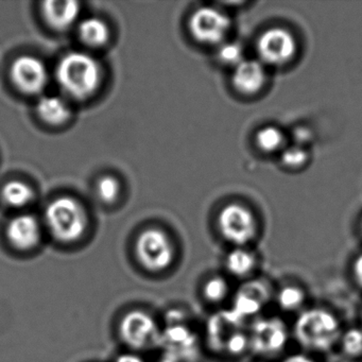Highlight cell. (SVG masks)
<instances>
[{
    "label": "cell",
    "mask_w": 362,
    "mask_h": 362,
    "mask_svg": "<svg viewBox=\"0 0 362 362\" xmlns=\"http://www.w3.org/2000/svg\"><path fill=\"white\" fill-rule=\"evenodd\" d=\"M293 334L306 351L326 353L340 341L342 329L340 320L334 313L313 307L300 311L294 323Z\"/></svg>",
    "instance_id": "cell-1"
},
{
    "label": "cell",
    "mask_w": 362,
    "mask_h": 362,
    "mask_svg": "<svg viewBox=\"0 0 362 362\" xmlns=\"http://www.w3.org/2000/svg\"><path fill=\"white\" fill-rule=\"evenodd\" d=\"M101 71L96 59L84 52H71L59 63L57 80L74 98L90 96L100 83Z\"/></svg>",
    "instance_id": "cell-2"
},
{
    "label": "cell",
    "mask_w": 362,
    "mask_h": 362,
    "mask_svg": "<svg viewBox=\"0 0 362 362\" xmlns=\"http://www.w3.org/2000/svg\"><path fill=\"white\" fill-rule=\"evenodd\" d=\"M160 346L163 355L177 362H197L200 359L201 346L198 334L186 323L181 313H169L162 328Z\"/></svg>",
    "instance_id": "cell-3"
},
{
    "label": "cell",
    "mask_w": 362,
    "mask_h": 362,
    "mask_svg": "<svg viewBox=\"0 0 362 362\" xmlns=\"http://www.w3.org/2000/svg\"><path fill=\"white\" fill-rule=\"evenodd\" d=\"M46 222L57 239L71 243L83 234L86 226V213L77 201L62 197L48 205Z\"/></svg>",
    "instance_id": "cell-4"
},
{
    "label": "cell",
    "mask_w": 362,
    "mask_h": 362,
    "mask_svg": "<svg viewBox=\"0 0 362 362\" xmlns=\"http://www.w3.org/2000/svg\"><path fill=\"white\" fill-rule=\"evenodd\" d=\"M250 351L264 358H272L285 351L289 342V328L277 317H259L249 330Z\"/></svg>",
    "instance_id": "cell-5"
},
{
    "label": "cell",
    "mask_w": 362,
    "mask_h": 362,
    "mask_svg": "<svg viewBox=\"0 0 362 362\" xmlns=\"http://www.w3.org/2000/svg\"><path fill=\"white\" fill-rule=\"evenodd\" d=\"M136 253L141 264L152 272H162L173 264L175 247L168 235L158 228H149L139 235Z\"/></svg>",
    "instance_id": "cell-6"
},
{
    "label": "cell",
    "mask_w": 362,
    "mask_h": 362,
    "mask_svg": "<svg viewBox=\"0 0 362 362\" xmlns=\"http://www.w3.org/2000/svg\"><path fill=\"white\" fill-rule=\"evenodd\" d=\"M222 237L235 247H245L257 234V222L253 214L238 204L224 207L218 218Z\"/></svg>",
    "instance_id": "cell-7"
},
{
    "label": "cell",
    "mask_w": 362,
    "mask_h": 362,
    "mask_svg": "<svg viewBox=\"0 0 362 362\" xmlns=\"http://www.w3.org/2000/svg\"><path fill=\"white\" fill-rule=\"evenodd\" d=\"M122 338L134 349H148L160 346L162 328L158 322L144 311H132L120 325Z\"/></svg>",
    "instance_id": "cell-8"
},
{
    "label": "cell",
    "mask_w": 362,
    "mask_h": 362,
    "mask_svg": "<svg viewBox=\"0 0 362 362\" xmlns=\"http://www.w3.org/2000/svg\"><path fill=\"white\" fill-rule=\"evenodd\" d=\"M230 28L226 14L214 8H201L192 14L189 30L194 40L205 45L223 43Z\"/></svg>",
    "instance_id": "cell-9"
},
{
    "label": "cell",
    "mask_w": 362,
    "mask_h": 362,
    "mask_svg": "<svg viewBox=\"0 0 362 362\" xmlns=\"http://www.w3.org/2000/svg\"><path fill=\"white\" fill-rule=\"evenodd\" d=\"M257 52L262 62L281 66L296 54V39L285 29H269L258 39Z\"/></svg>",
    "instance_id": "cell-10"
},
{
    "label": "cell",
    "mask_w": 362,
    "mask_h": 362,
    "mask_svg": "<svg viewBox=\"0 0 362 362\" xmlns=\"http://www.w3.org/2000/svg\"><path fill=\"white\" fill-rule=\"evenodd\" d=\"M247 321L241 319L232 309L219 311L207 322V342L213 351L226 354L233 339L245 329Z\"/></svg>",
    "instance_id": "cell-11"
},
{
    "label": "cell",
    "mask_w": 362,
    "mask_h": 362,
    "mask_svg": "<svg viewBox=\"0 0 362 362\" xmlns=\"http://www.w3.org/2000/svg\"><path fill=\"white\" fill-rule=\"evenodd\" d=\"M271 298L270 287L262 279L243 284L233 300L232 310L247 321L262 313Z\"/></svg>",
    "instance_id": "cell-12"
},
{
    "label": "cell",
    "mask_w": 362,
    "mask_h": 362,
    "mask_svg": "<svg viewBox=\"0 0 362 362\" xmlns=\"http://www.w3.org/2000/svg\"><path fill=\"white\" fill-rule=\"evenodd\" d=\"M12 80L23 92L37 94L45 88L48 74L39 59L24 56L14 61L11 69Z\"/></svg>",
    "instance_id": "cell-13"
},
{
    "label": "cell",
    "mask_w": 362,
    "mask_h": 362,
    "mask_svg": "<svg viewBox=\"0 0 362 362\" xmlns=\"http://www.w3.org/2000/svg\"><path fill=\"white\" fill-rule=\"evenodd\" d=\"M266 79V71L257 61L243 60L233 74V84L243 95L257 94L264 88Z\"/></svg>",
    "instance_id": "cell-14"
},
{
    "label": "cell",
    "mask_w": 362,
    "mask_h": 362,
    "mask_svg": "<svg viewBox=\"0 0 362 362\" xmlns=\"http://www.w3.org/2000/svg\"><path fill=\"white\" fill-rule=\"evenodd\" d=\"M41 230L35 217L30 215H21L12 219L8 226V237L12 245L18 249H31L40 240Z\"/></svg>",
    "instance_id": "cell-15"
},
{
    "label": "cell",
    "mask_w": 362,
    "mask_h": 362,
    "mask_svg": "<svg viewBox=\"0 0 362 362\" xmlns=\"http://www.w3.org/2000/svg\"><path fill=\"white\" fill-rule=\"evenodd\" d=\"M79 4L71 0H49L43 5V13L48 24L59 30L71 26L79 16Z\"/></svg>",
    "instance_id": "cell-16"
},
{
    "label": "cell",
    "mask_w": 362,
    "mask_h": 362,
    "mask_svg": "<svg viewBox=\"0 0 362 362\" xmlns=\"http://www.w3.org/2000/svg\"><path fill=\"white\" fill-rule=\"evenodd\" d=\"M257 266V259L253 252L245 247H235L226 258V268L233 276L245 279L249 276Z\"/></svg>",
    "instance_id": "cell-17"
},
{
    "label": "cell",
    "mask_w": 362,
    "mask_h": 362,
    "mask_svg": "<svg viewBox=\"0 0 362 362\" xmlns=\"http://www.w3.org/2000/svg\"><path fill=\"white\" fill-rule=\"evenodd\" d=\"M37 113L48 124H60L69 119L71 110L61 97L45 96L37 103Z\"/></svg>",
    "instance_id": "cell-18"
},
{
    "label": "cell",
    "mask_w": 362,
    "mask_h": 362,
    "mask_svg": "<svg viewBox=\"0 0 362 362\" xmlns=\"http://www.w3.org/2000/svg\"><path fill=\"white\" fill-rule=\"evenodd\" d=\"M79 35L84 43L97 47L109 39V29L99 18H86L79 25Z\"/></svg>",
    "instance_id": "cell-19"
},
{
    "label": "cell",
    "mask_w": 362,
    "mask_h": 362,
    "mask_svg": "<svg viewBox=\"0 0 362 362\" xmlns=\"http://www.w3.org/2000/svg\"><path fill=\"white\" fill-rule=\"evenodd\" d=\"M279 308L286 313H296L300 310L306 302V292L296 285H287L279 290L276 296Z\"/></svg>",
    "instance_id": "cell-20"
},
{
    "label": "cell",
    "mask_w": 362,
    "mask_h": 362,
    "mask_svg": "<svg viewBox=\"0 0 362 362\" xmlns=\"http://www.w3.org/2000/svg\"><path fill=\"white\" fill-rule=\"evenodd\" d=\"M3 198L6 203L11 206L22 207L33 200V192L27 184L20 181H12L4 188Z\"/></svg>",
    "instance_id": "cell-21"
},
{
    "label": "cell",
    "mask_w": 362,
    "mask_h": 362,
    "mask_svg": "<svg viewBox=\"0 0 362 362\" xmlns=\"http://www.w3.org/2000/svg\"><path fill=\"white\" fill-rule=\"evenodd\" d=\"M258 147L264 152H275L285 146V135L276 127H266L256 136Z\"/></svg>",
    "instance_id": "cell-22"
},
{
    "label": "cell",
    "mask_w": 362,
    "mask_h": 362,
    "mask_svg": "<svg viewBox=\"0 0 362 362\" xmlns=\"http://www.w3.org/2000/svg\"><path fill=\"white\" fill-rule=\"evenodd\" d=\"M230 292L228 281L222 276H213L203 285V296L207 302L218 304L223 302Z\"/></svg>",
    "instance_id": "cell-23"
},
{
    "label": "cell",
    "mask_w": 362,
    "mask_h": 362,
    "mask_svg": "<svg viewBox=\"0 0 362 362\" xmlns=\"http://www.w3.org/2000/svg\"><path fill=\"white\" fill-rule=\"evenodd\" d=\"M341 349L347 357L357 358L362 355V329L349 328L341 334Z\"/></svg>",
    "instance_id": "cell-24"
},
{
    "label": "cell",
    "mask_w": 362,
    "mask_h": 362,
    "mask_svg": "<svg viewBox=\"0 0 362 362\" xmlns=\"http://www.w3.org/2000/svg\"><path fill=\"white\" fill-rule=\"evenodd\" d=\"M218 59L223 64L236 67L243 61V47L236 42L222 43L218 52Z\"/></svg>",
    "instance_id": "cell-25"
},
{
    "label": "cell",
    "mask_w": 362,
    "mask_h": 362,
    "mask_svg": "<svg viewBox=\"0 0 362 362\" xmlns=\"http://www.w3.org/2000/svg\"><path fill=\"white\" fill-rule=\"evenodd\" d=\"M97 192H98L99 198L103 202H113L117 198L118 192H119L118 182L114 177H103V180L99 181L98 186H97Z\"/></svg>",
    "instance_id": "cell-26"
},
{
    "label": "cell",
    "mask_w": 362,
    "mask_h": 362,
    "mask_svg": "<svg viewBox=\"0 0 362 362\" xmlns=\"http://www.w3.org/2000/svg\"><path fill=\"white\" fill-rule=\"evenodd\" d=\"M307 156H308L307 152L303 148L298 147V146H292V147L284 150L281 160L286 166L296 168L306 163Z\"/></svg>",
    "instance_id": "cell-27"
},
{
    "label": "cell",
    "mask_w": 362,
    "mask_h": 362,
    "mask_svg": "<svg viewBox=\"0 0 362 362\" xmlns=\"http://www.w3.org/2000/svg\"><path fill=\"white\" fill-rule=\"evenodd\" d=\"M353 272L358 285L362 287V254H360L356 258L355 262L353 264Z\"/></svg>",
    "instance_id": "cell-28"
},
{
    "label": "cell",
    "mask_w": 362,
    "mask_h": 362,
    "mask_svg": "<svg viewBox=\"0 0 362 362\" xmlns=\"http://www.w3.org/2000/svg\"><path fill=\"white\" fill-rule=\"evenodd\" d=\"M281 362H317L310 356L306 354H292V355L287 356L284 358Z\"/></svg>",
    "instance_id": "cell-29"
},
{
    "label": "cell",
    "mask_w": 362,
    "mask_h": 362,
    "mask_svg": "<svg viewBox=\"0 0 362 362\" xmlns=\"http://www.w3.org/2000/svg\"><path fill=\"white\" fill-rule=\"evenodd\" d=\"M116 362H144V360L135 354H124L117 358Z\"/></svg>",
    "instance_id": "cell-30"
},
{
    "label": "cell",
    "mask_w": 362,
    "mask_h": 362,
    "mask_svg": "<svg viewBox=\"0 0 362 362\" xmlns=\"http://www.w3.org/2000/svg\"><path fill=\"white\" fill-rule=\"evenodd\" d=\"M158 362H177V360L173 359V358L168 357V356L163 355L162 358L158 360Z\"/></svg>",
    "instance_id": "cell-31"
}]
</instances>
